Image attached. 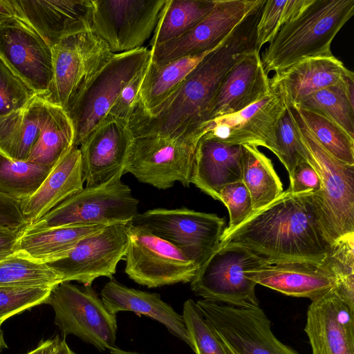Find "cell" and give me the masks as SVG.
Instances as JSON below:
<instances>
[{
	"label": "cell",
	"mask_w": 354,
	"mask_h": 354,
	"mask_svg": "<svg viewBox=\"0 0 354 354\" xmlns=\"http://www.w3.org/2000/svg\"><path fill=\"white\" fill-rule=\"evenodd\" d=\"M134 138L129 124L106 115L79 146L86 187L102 185L124 171Z\"/></svg>",
	"instance_id": "d6986e66"
},
{
	"label": "cell",
	"mask_w": 354,
	"mask_h": 354,
	"mask_svg": "<svg viewBox=\"0 0 354 354\" xmlns=\"http://www.w3.org/2000/svg\"><path fill=\"white\" fill-rule=\"evenodd\" d=\"M131 223L172 244L199 267L218 248L225 220L185 207L158 208L138 214Z\"/></svg>",
	"instance_id": "30bf717a"
},
{
	"label": "cell",
	"mask_w": 354,
	"mask_h": 354,
	"mask_svg": "<svg viewBox=\"0 0 354 354\" xmlns=\"http://www.w3.org/2000/svg\"><path fill=\"white\" fill-rule=\"evenodd\" d=\"M17 17L52 48L63 38L92 32L93 0H12Z\"/></svg>",
	"instance_id": "44dd1931"
},
{
	"label": "cell",
	"mask_w": 354,
	"mask_h": 354,
	"mask_svg": "<svg viewBox=\"0 0 354 354\" xmlns=\"http://www.w3.org/2000/svg\"><path fill=\"white\" fill-rule=\"evenodd\" d=\"M245 274L257 284L311 301L326 294L337 281L326 257L320 262L265 259L257 267L245 270Z\"/></svg>",
	"instance_id": "ffe728a7"
},
{
	"label": "cell",
	"mask_w": 354,
	"mask_h": 354,
	"mask_svg": "<svg viewBox=\"0 0 354 354\" xmlns=\"http://www.w3.org/2000/svg\"><path fill=\"white\" fill-rule=\"evenodd\" d=\"M263 0H215L210 12L184 35L151 48L157 64L207 53L219 46Z\"/></svg>",
	"instance_id": "2e32d148"
},
{
	"label": "cell",
	"mask_w": 354,
	"mask_h": 354,
	"mask_svg": "<svg viewBox=\"0 0 354 354\" xmlns=\"http://www.w3.org/2000/svg\"><path fill=\"white\" fill-rule=\"evenodd\" d=\"M335 286L308 306L304 330L312 354H354V303Z\"/></svg>",
	"instance_id": "ac0fdd59"
},
{
	"label": "cell",
	"mask_w": 354,
	"mask_h": 354,
	"mask_svg": "<svg viewBox=\"0 0 354 354\" xmlns=\"http://www.w3.org/2000/svg\"><path fill=\"white\" fill-rule=\"evenodd\" d=\"M72 122L62 108L48 103L39 135L26 161L55 167L74 147Z\"/></svg>",
	"instance_id": "f546056e"
},
{
	"label": "cell",
	"mask_w": 354,
	"mask_h": 354,
	"mask_svg": "<svg viewBox=\"0 0 354 354\" xmlns=\"http://www.w3.org/2000/svg\"><path fill=\"white\" fill-rule=\"evenodd\" d=\"M53 168L13 160L0 153V194L21 203L37 191Z\"/></svg>",
	"instance_id": "d6a6232c"
},
{
	"label": "cell",
	"mask_w": 354,
	"mask_h": 354,
	"mask_svg": "<svg viewBox=\"0 0 354 354\" xmlns=\"http://www.w3.org/2000/svg\"><path fill=\"white\" fill-rule=\"evenodd\" d=\"M21 203L0 194V226L24 230L27 226L20 207Z\"/></svg>",
	"instance_id": "f6af8a7d"
},
{
	"label": "cell",
	"mask_w": 354,
	"mask_h": 354,
	"mask_svg": "<svg viewBox=\"0 0 354 354\" xmlns=\"http://www.w3.org/2000/svg\"><path fill=\"white\" fill-rule=\"evenodd\" d=\"M196 303L230 354H299L275 337L271 321L259 306L205 299Z\"/></svg>",
	"instance_id": "7c38bea8"
},
{
	"label": "cell",
	"mask_w": 354,
	"mask_h": 354,
	"mask_svg": "<svg viewBox=\"0 0 354 354\" xmlns=\"http://www.w3.org/2000/svg\"><path fill=\"white\" fill-rule=\"evenodd\" d=\"M0 57L39 95L47 93L53 78L52 48L18 17L0 22Z\"/></svg>",
	"instance_id": "e0dca14e"
},
{
	"label": "cell",
	"mask_w": 354,
	"mask_h": 354,
	"mask_svg": "<svg viewBox=\"0 0 354 354\" xmlns=\"http://www.w3.org/2000/svg\"><path fill=\"white\" fill-rule=\"evenodd\" d=\"M151 51L141 47L114 54L69 103L65 111L75 132L74 146L108 115L122 89L147 65Z\"/></svg>",
	"instance_id": "277c9868"
},
{
	"label": "cell",
	"mask_w": 354,
	"mask_h": 354,
	"mask_svg": "<svg viewBox=\"0 0 354 354\" xmlns=\"http://www.w3.org/2000/svg\"><path fill=\"white\" fill-rule=\"evenodd\" d=\"M166 0H95L92 32L113 54L141 47L151 37Z\"/></svg>",
	"instance_id": "5bb4252c"
},
{
	"label": "cell",
	"mask_w": 354,
	"mask_h": 354,
	"mask_svg": "<svg viewBox=\"0 0 354 354\" xmlns=\"http://www.w3.org/2000/svg\"><path fill=\"white\" fill-rule=\"evenodd\" d=\"M270 89V78L263 68L260 51L255 50L240 60L223 82L211 104L206 123L241 111L261 100Z\"/></svg>",
	"instance_id": "7402d4cb"
},
{
	"label": "cell",
	"mask_w": 354,
	"mask_h": 354,
	"mask_svg": "<svg viewBox=\"0 0 354 354\" xmlns=\"http://www.w3.org/2000/svg\"><path fill=\"white\" fill-rule=\"evenodd\" d=\"M59 339V336H57L53 339L41 340L35 349L26 354H54Z\"/></svg>",
	"instance_id": "7dc6e473"
},
{
	"label": "cell",
	"mask_w": 354,
	"mask_h": 354,
	"mask_svg": "<svg viewBox=\"0 0 354 354\" xmlns=\"http://www.w3.org/2000/svg\"><path fill=\"white\" fill-rule=\"evenodd\" d=\"M54 288L0 286V327L13 315L46 304Z\"/></svg>",
	"instance_id": "60d3db41"
},
{
	"label": "cell",
	"mask_w": 354,
	"mask_h": 354,
	"mask_svg": "<svg viewBox=\"0 0 354 354\" xmlns=\"http://www.w3.org/2000/svg\"><path fill=\"white\" fill-rule=\"evenodd\" d=\"M292 107L326 151L341 162L354 165V138L326 117L304 107Z\"/></svg>",
	"instance_id": "836d02e7"
},
{
	"label": "cell",
	"mask_w": 354,
	"mask_h": 354,
	"mask_svg": "<svg viewBox=\"0 0 354 354\" xmlns=\"http://www.w3.org/2000/svg\"><path fill=\"white\" fill-rule=\"evenodd\" d=\"M310 0H266L256 29V47L262 46L274 39L279 29L296 17Z\"/></svg>",
	"instance_id": "8d00e7d4"
},
{
	"label": "cell",
	"mask_w": 354,
	"mask_h": 354,
	"mask_svg": "<svg viewBox=\"0 0 354 354\" xmlns=\"http://www.w3.org/2000/svg\"><path fill=\"white\" fill-rule=\"evenodd\" d=\"M54 354H76L72 351L67 344L65 339H59Z\"/></svg>",
	"instance_id": "681fc988"
},
{
	"label": "cell",
	"mask_w": 354,
	"mask_h": 354,
	"mask_svg": "<svg viewBox=\"0 0 354 354\" xmlns=\"http://www.w3.org/2000/svg\"><path fill=\"white\" fill-rule=\"evenodd\" d=\"M147 66L122 89L107 115L129 124L138 101Z\"/></svg>",
	"instance_id": "7bdbcfd3"
},
{
	"label": "cell",
	"mask_w": 354,
	"mask_h": 354,
	"mask_svg": "<svg viewBox=\"0 0 354 354\" xmlns=\"http://www.w3.org/2000/svg\"><path fill=\"white\" fill-rule=\"evenodd\" d=\"M297 106L326 117L354 138V106L349 102L339 82L311 94Z\"/></svg>",
	"instance_id": "d590c367"
},
{
	"label": "cell",
	"mask_w": 354,
	"mask_h": 354,
	"mask_svg": "<svg viewBox=\"0 0 354 354\" xmlns=\"http://www.w3.org/2000/svg\"><path fill=\"white\" fill-rule=\"evenodd\" d=\"M288 189L293 194H314L321 189V180L316 170L308 162L297 165L289 176Z\"/></svg>",
	"instance_id": "ee69618b"
},
{
	"label": "cell",
	"mask_w": 354,
	"mask_h": 354,
	"mask_svg": "<svg viewBox=\"0 0 354 354\" xmlns=\"http://www.w3.org/2000/svg\"><path fill=\"white\" fill-rule=\"evenodd\" d=\"M51 48L53 78L47 93L41 96L64 110L114 55L93 32L66 37Z\"/></svg>",
	"instance_id": "9c48e42d"
},
{
	"label": "cell",
	"mask_w": 354,
	"mask_h": 354,
	"mask_svg": "<svg viewBox=\"0 0 354 354\" xmlns=\"http://www.w3.org/2000/svg\"><path fill=\"white\" fill-rule=\"evenodd\" d=\"M106 225H67L41 230L24 229L16 253L31 260L49 263L66 257L84 238Z\"/></svg>",
	"instance_id": "83f0119b"
},
{
	"label": "cell",
	"mask_w": 354,
	"mask_h": 354,
	"mask_svg": "<svg viewBox=\"0 0 354 354\" xmlns=\"http://www.w3.org/2000/svg\"><path fill=\"white\" fill-rule=\"evenodd\" d=\"M55 313V324L64 337L77 336L100 351L115 346L116 315L111 313L91 286L62 282L51 291L47 303Z\"/></svg>",
	"instance_id": "52a82bcc"
},
{
	"label": "cell",
	"mask_w": 354,
	"mask_h": 354,
	"mask_svg": "<svg viewBox=\"0 0 354 354\" xmlns=\"http://www.w3.org/2000/svg\"><path fill=\"white\" fill-rule=\"evenodd\" d=\"M182 315L196 354H230L193 299L185 301Z\"/></svg>",
	"instance_id": "74e56055"
},
{
	"label": "cell",
	"mask_w": 354,
	"mask_h": 354,
	"mask_svg": "<svg viewBox=\"0 0 354 354\" xmlns=\"http://www.w3.org/2000/svg\"><path fill=\"white\" fill-rule=\"evenodd\" d=\"M202 136L135 138L124 174L130 173L139 182L159 189H169L177 182L189 187L196 147Z\"/></svg>",
	"instance_id": "ba28073f"
},
{
	"label": "cell",
	"mask_w": 354,
	"mask_h": 354,
	"mask_svg": "<svg viewBox=\"0 0 354 354\" xmlns=\"http://www.w3.org/2000/svg\"><path fill=\"white\" fill-rule=\"evenodd\" d=\"M290 109L307 151L308 163L321 180L320 190L310 194V198L319 230L329 245L354 232V165L341 162L326 151L296 109Z\"/></svg>",
	"instance_id": "3957f363"
},
{
	"label": "cell",
	"mask_w": 354,
	"mask_h": 354,
	"mask_svg": "<svg viewBox=\"0 0 354 354\" xmlns=\"http://www.w3.org/2000/svg\"><path fill=\"white\" fill-rule=\"evenodd\" d=\"M48 102L37 95L22 109L0 118V153L26 161L39 135Z\"/></svg>",
	"instance_id": "f1b7e54d"
},
{
	"label": "cell",
	"mask_w": 354,
	"mask_h": 354,
	"mask_svg": "<svg viewBox=\"0 0 354 354\" xmlns=\"http://www.w3.org/2000/svg\"><path fill=\"white\" fill-rule=\"evenodd\" d=\"M242 181L248 189L253 212L267 205L283 192V184L270 159L257 147L242 145Z\"/></svg>",
	"instance_id": "4dcf8cb0"
},
{
	"label": "cell",
	"mask_w": 354,
	"mask_h": 354,
	"mask_svg": "<svg viewBox=\"0 0 354 354\" xmlns=\"http://www.w3.org/2000/svg\"><path fill=\"white\" fill-rule=\"evenodd\" d=\"M101 299L111 313L131 311L149 317L192 348L183 315L162 300L160 294L129 288L111 278L102 288Z\"/></svg>",
	"instance_id": "cb8c5ba5"
},
{
	"label": "cell",
	"mask_w": 354,
	"mask_h": 354,
	"mask_svg": "<svg viewBox=\"0 0 354 354\" xmlns=\"http://www.w3.org/2000/svg\"><path fill=\"white\" fill-rule=\"evenodd\" d=\"M277 156L289 176L295 167L308 162L307 151L290 107L280 119L277 131Z\"/></svg>",
	"instance_id": "f35d334b"
},
{
	"label": "cell",
	"mask_w": 354,
	"mask_h": 354,
	"mask_svg": "<svg viewBox=\"0 0 354 354\" xmlns=\"http://www.w3.org/2000/svg\"><path fill=\"white\" fill-rule=\"evenodd\" d=\"M264 259L244 247L218 246L198 269L190 282L191 289L205 300L234 306H259L257 283L245 271L257 267Z\"/></svg>",
	"instance_id": "8992f818"
},
{
	"label": "cell",
	"mask_w": 354,
	"mask_h": 354,
	"mask_svg": "<svg viewBox=\"0 0 354 354\" xmlns=\"http://www.w3.org/2000/svg\"><path fill=\"white\" fill-rule=\"evenodd\" d=\"M13 17H17V12L12 0H0V22Z\"/></svg>",
	"instance_id": "c3c4849f"
},
{
	"label": "cell",
	"mask_w": 354,
	"mask_h": 354,
	"mask_svg": "<svg viewBox=\"0 0 354 354\" xmlns=\"http://www.w3.org/2000/svg\"><path fill=\"white\" fill-rule=\"evenodd\" d=\"M270 93L241 111L207 122L205 135L228 145L263 147L277 153L279 122L288 106L277 84L270 78Z\"/></svg>",
	"instance_id": "4fadbf2b"
},
{
	"label": "cell",
	"mask_w": 354,
	"mask_h": 354,
	"mask_svg": "<svg viewBox=\"0 0 354 354\" xmlns=\"http://www.w3.org/2000/svg\"><path fill=\"white\" fill-rule=\"evenodd\" d=\"M37 95L0 57V118L22 109Z\"/></svg>",
	"instance_id": "ab89813d"
},
{
	"label": "cell",
	"mask_w": 354,
	"mask_h": 354,
	"mask_svg": "<svg viewBox=\"0 0 354 354\" xmlns=\"http://www.w3.org/2000/svg\"><path fill=\"white\" fill-rule=\"evenodd\" d=\"M242 146L228 145L203 134L196 147L190 184L220 201L224 186L242 180Z\"/></svg>",
	"instance_id": "603a6c76"
},
{
	"label": "cell",
	"mask_w": 354,
	"mask_h": 354,
	"mask_svg": "<svg viewBox=\"0 0 354 354\" xmlns=\"http://www.w3.org/2000/svg\"><path fill=\"white\" fill-rule=\"evenodd\" d=\"M23 230L0 226V261L15 253Z\"/></svg>",
	"instance_id": "bcb514c9"
},
{
	"label": "cell",
	"mask_w": 354,
	"mask_h": 354,
	"mask_svg": "<svg viewBox=\"0 0 354 354\" xmlns=\"http://www.w3.org/2000/svg\"><path fill=\"white\" fill-rule=\"evenodd\" d=\"M354 14V0H310L283 25L263 53L268 74L283 71L310 57L333 55L332 41Z\"/></svg>",
	"instance_id": "7a4b0ae2"
},
{
	"label": "cell",
	"mask_w": 354,
	"mask_h": 354,
	"mask_svg": "<svg viewBox=\"0 0 354 354\" xmlns=\"http://www.w3.org/2000/svg\"><path fill=\"white\" fill-rule=\"evenodd\" d=\"M109 351L111 354H143L135 351H125L115 346L111 348Z\"/></svg>",
	"instance_id": "f907efd6"
},
{
	"label": "cell",
	"mask_w": 354,
	"mask_h": 354,
	"mask_svg": "<svg viewBox=\"0 0 354 354\" xmlns=\"http://www.w3.org/2000/svg\"><path fill=\"white\" fill-rule=\"evenodd\" d=\"M310 194L283 191L239 225L225 228L218 246L244 247L272 261H322L329 245L319 230Z\"/></svg>",
	"instance_id": "6da1fadb"
},
{
	"label": "cell",
	"mask_w": 354,
	"mask_h": 354,
	"mask_svg": "<svg viewBox=\"0 0 354 354\" xmlns=\"http://www.w3.org/2000/svg\"><path fill=\"white\" fill-rule=\"evenodd\" d=\"M84 183L80 150L74 146L53 169L37 191L21 203V211L27 225L35 223L81 191Z\"/></svg>",
	"instance_id": "d4e9b609"
},
{
	"label": "cell",
	"mask_w": 354,
	"mask_h": 354,
	"mask_svg": "<svg viewBox=\"0 0 354 354\" xmlns=\"http://www.w3.org/2000/svg\"><path fill=\"white\" fill-rule=\"evenodd\" d=\"M131 224L106 225L82 239L64 258L47 264L60 275L62 282L75 281L91 286L98 277L111 279L118 263L124 258Z\"/></svg>",
	"instance_id": "9a60e30c"
},
{
	"label": "cell",
	"mask_w": 354,
	"mask_h": 354,
	"mask_svg": "<svg viewBox=\"0 0 354 354\" xmlns=\"http://www.w3.org/2000/svg\"><path fill=\"white\" fill-rule=\"evenodd\" d=\"M124 259V272L149 288L191 282L199 266L169 242L131 224Z\"/></svg>",
	"instance_id": "8fae6325"
},
{
	"label": "cell",
	"mask_w": 354,
	"mask_h": 354,
	"mask_svg": "<svg viewBox=\"0 0 354 354\" xmlns=\"http://www.w3.org/2000/svg\"><path fill=\"white\" fill-rule=\"evenodd\" d=\"M7 347L8 346H7L6 343L5 342V340L3 338V332L0 327V351Z\"/></svg>",
	"instance_id": "816d5d0a"
},
{
	"label": "cell",
	"mask_w": 354,
	"mask_h": 354,
	"mask_svg": "<svg viewBox=\"0 0 354 354\" xmlns=\"http://www.w3.org/2000/svg\"><path fill=\"white\" fill-rule=\"evenodd\" d=\"M209 53L187 56L161 64L149 59L133 111L153 114Z\"/></svg>",
	"instance_id": "4316f807"
},
{
	"label": "cell",
	"mask_w": 354,
	"mask_h": 354,
	"mask_svg": "<svg viewBox=\"0 0 354 354\" xmlns=\"http://www.w3.org/2000/svg\"><path fill=\"white\" fill-rule=\"evenodd\" d=\"M346 69L334 55L310 57L275 73L271 80L280 87L288 106H297L311 94L337 84Z\"/></svg>",
	"instance_id": "484cf974"
},
{
	"label": "cell",
	"mask_w": 354,
	"mask_h": 354,
	"mask_svg": "<svg viewBox=\"0 0 354 354\" xmlns=\"http://www.w3.org/2000/svg\"><path fill=\"white\" fill-rule=\"evenodd\" d=\"M220 201L224 203L229 212L227 229L239 225L253 212L250 192L242 180L224 186L220 192Z\"/></svg>",
	"instance_id": "b9f144b4"
},
{
	"label": "cell",
	"mask_w": 354,
	"mask_h": 354,
	"mask_svg": "<svg viewBox=\"0 0 354 354\" xmlns=\"http://www.w3.org/2000/svg\"><path fill=\"white\" fill-rule=\"evenodd\" d=\"M215 0H166L153 31L151 46L187 32L212 10Z\"/></svg>",
	"instance_id": "1f68e13d"
},
{
	"label": "cell",
	"mask_w": 354,
	"mask_h": 354,
	"mask_svg": "<svg viewBox=\"0 0 354 354\" xmlns=\"http://www.w3.org/2000/svg\"><path fill=\"white\" fill-rule=\"evenodd\" d=\"M60 275L47 263L15 253L0 261V286L55 288Z\"/></svg>",
	"instance_id": "e575fe53"
},
{
	"label": "cell",
	"mask_w": 354,
	"mask_h": 354,
	"mask_svg": "<svg viewBox=\"0 0 354 354\" xmlns=\"http://www.w3.org/2000/svg\"><path fill=\"white\" fill-rule=\"evenodd\" d=\"M124 174L122 171L105 183L84 187L25 229L131 223L138 214V201L122 181Z\"/></svg>",
	"instance_id": "5b68a950"
}]
</instances>
